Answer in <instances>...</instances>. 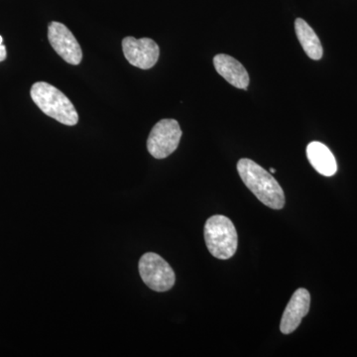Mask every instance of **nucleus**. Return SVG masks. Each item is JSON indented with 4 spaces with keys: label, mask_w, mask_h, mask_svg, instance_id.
Listing matches in <instances>:
<instances>
[{
    "label": "nucleus",
    "mask_w": 357,
    "mask_h": 357,
    "mask_svg": "<svg viewBox=\"0 0 357 357\" xmlns=\"http://www.w3.org/2000/svg\"><path fill=\"white\" fill-rule=\"evenodd\" d=\"M237 171L246 187L265 206L281 210L285 206V195L279 183L268 171L250 159H241Z\"/></svg>",
    "instance_id": "f257e3e1"
},
{
    "label": "nucleus",
    "mask_w": 357,
    "mask_h": 357,
    "mask_svg": "<svg viewBox=\"0 0 357 357\" xmlns=\"http://www.w3.org/2000/svg\"><path fill=\"white\" fill-rule=\"evenodd\" d=\"M33 102L45 114L65 126H74L79 122V114L74 105L57 88L45 82L33 84L30 91Z\"/></svg>",
    "instance_id": "f03ea898"
},
{
    "label": "nucleus",
    "mask_w": 357,
    "mask_h": 357,
    "mask_svg": "<svg viewBox=\"0 0 357 357\" xmlns=\"http://www.w3.org/2000/svg\"><path fill=\"white\" fill-rule=\"evenodd\" d=\"M204 241L211 255L227 260L236 255L238 236L234 222L225 215H213L204 225Z\"/></svg>",
    "instance_id": "7ed1b4c3"
},
{
    "label": "nucleus",
    "mask_w": 357,
    "mask_h": 357,
    "mask_svg": "<svg viewBox=\"0 0 357 357\" xmlns=\"http://www.w3.org/2000/svg\"><path fill=\"white\" fill-rule=\"evenodd\" d=\"M139 274L143 282L156 292H166L175 285V272L169 263L154 252L145 253L139 260Z\"/></svg>",
    "instance_id": "20e7f679"
},
{
    "label": "nucleus",
    "mask_w": 357,
    "mask_h": 357,
    "mask_svg": "<svg viewBox=\"0 0 357 357\" xmlns=\"http://www.w3.org/2000/svg\"><path fill=\"white\" fill-rule=\"evenodd\" d=\"M182 130L175 119H162L155 124L147 140L148 152L156 159H164L176 151Z\"/></svg>",
    "instance_id": "39448f33"
},
{
    "label": "nucleus",
    "mask_w": 357,
    "mask_h": 357,
    "mask_svg": "<svg viewBox=\"0 0 357 357\" xmlns=\"http://www.w3.org/2000/svg\"><path fill=\"white\" fill-rule=\"evenodd\" d=\"M48 39L56 53L70 65L81 64L83 52L76 37L60 22H51L48 27Z\"/></svg>",
    "instance_id": "423d86ee"
},
{
    "label": "nucleus",
    "mask_w": 357,
    "mask_h": 357,
    "mask_svg": "<svg viewBox=\"0 0 357 357\" xmlns=\"http://www.w3.org/2000/svg\"><path fill=\"white\" fill-rule=\"evenodd\" d=\"M122 51L131 65L142 70L153 68L160 56L158 45L150 38L126 37L122 40Z\"/></svg>",
    "instance_id": "0eeeda50"
},
{
    "label": "nucleus",
    "mask_w": 357,
    "mask_h": 357,
    "mask_svg": "<svg viewBox=\"0 0 357 357\" xmlns=\"http://www.w3.org/2000/svg\"><path fill=\"white\" fill-rule=\"evenodd\" d=\"M311 305V295L304 288L298 289L293 294L282 316L280 330L284 335H290L297 330L303 318L307 316Z\"/></svg>",
    "instance_id": "6e6552de"
},
{
    "label": "nucleus",
    "mask_w": 357,
    "mask_h": 357,
    "mask_svg": "<svg viewBox=\"0 0 357 357\" xmlns=\"http://www.w3.org/2000/svg\"><path fill=\"white\" fill-rule=\"evenodd\" d=\"M213 65L220 75L231 86L237 89L248 88L249 76L248 70L236 59L225 54H218L213 58Z\"/></svg>",
    "instance_id": "1a4fd4ad"
},
{
    "label": "nucleus",
    "mask_w": 357,
    "mask_h": 357,
    "mask_svg": "<svg viewBox=\"0 0 357 357\" xmlns=\"http://www.w3.org/2000/svg\"><path fill=\"white\" fill-rule=\"evenodd\" d=\"M307 157L317 172L332 177L337 171V161L330 149L323 143L314 141L307 147Z\"/></svg>",
    "instance_id": "9d476101"
},
{
    "label": "nucleus",
    "mask_w": 357,
    "mask_h": 357,
    "mask_svg": "<svg viewBox=\"0 0 357 357\" xmlns=\"http://www.w3.org/2000/svg\"><path fill=\"white\" fill-rule=\"evenodd\" d=\"M295 30L301 46L306 52L307 55L312 60H321L324 53L323 46L311 26L302 18H298L295 21Z\"/></svg>",
    "instance_id": "9b49d317"
},
{
    "label": "nucleus",
    "mask_w": 357,
    "mask_h": 357,
    "mask_svg": "<svg viewBox=\"0 0 357 357\" xmlns=\"http://www.w3.org/2000/svg\"><path fill=\"white\" fill-rule=\"evenodd\" d=\"M2 42H3V38L0 36V62H3L7 57L6 47L2 44Z\"/></svg>",
    "instance_id": "f8f14e48"
},
{
    "label": "nucleus",
    "mask_w": 357,
    "mask_h": 357,
    "mask_svg": "<svg viewBox=\"0 0 357 357\" xmlns=\"http://www.w3.org/2000/svg\"><path fill=\"white\" fill-rule=\"evenodd\" d=\"M270 172H271L272 174L275 173V169L274 168L270 169Z\"/></svg>",
    "instance_id": "ddd939ff"
}]
</instances>
